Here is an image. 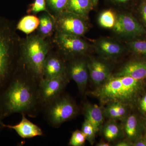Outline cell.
Masks as SVG:
<instances>
[{
	"label": "cell",
	"mask_w": 146,
	"mask_h": 146,
	"mask_svg": "<svg viewBox=\"0 0 146 146\" xmlns=\"http://www.w3.org/2000/svg\"><path fill=\"white\" fill-rule=\"evenodd\" d=\"M39 82L21 68L0 91V112L3 119L16 113L35 117L42 110L39 102Z\"/></svg>",
	"instance_id": "obj_1"
},
{
	"label": "cell",
	"mask_w": 146,
	"mask_h": 146,
	"mask_svg": "<svg viewBox=\"0 0 146 146\" xmlns=\"http://www.w3.org/2000/svg\"><path fill=\"white\" fill-rule=\"evenodd\" d=\"M53 48L51 37L44 38L36 33L27 35L21 39L18 67L39 82L43 78L47 55Z\"/></svg>",
	"instance_id": "obj_2"
},
{
	"label": "cell",
	"mask_w": 146,
	"mask_h": 146,
	"mask_svg": "<svg viewBox=\"0 0 146 146\" xmlns=\"http://www.w3.org/2000/svg\"><path fill=\"white\" fill-rule=\"evenodd\" d=\"M15 22L0 15V91L18 68L21 38Z\"/></svg>",
	"instance_id": "obj_3"
},
{
	"label": "cell",
	"mask_w": 146,
	"mask_h": 146,
	"mask_svg": "<svg viewBox=\"0 0 146 146\" xmlns=\"http://www.w3.org/2000/svg\"><path fill=\"white\" fill-rule=\"evenodd\" d=\"M141 89V80L128 76H111L93 94L103 104L119 102L127 106L136 99Z\"/></svg>",
	"instance_id": "obj_4"
},
{
	"label": "cell",
	"mask_w": 146,
	"mask_h": 146,
	"mask_svg": "<svg viewBox=\"0 0 146 146\" xmlns=\"http://www.w3.org/2000/svg\"><path fill=\"white\" fill-rule=\"evenodd\" d=\"M42 109L47 121L55 128L59 127L63 123L74 118L79 112L78 107L74 100L62 94Z\"/></svg>",
	"instance_id": "obj_5"
},
{
	"label": "cell",
	"mask_w": 146,
	"mask_h": 146,
	"mask_svg": "<svg viewBox=\"0 0 146 146\" xmlns=\"http://www.w3.org/2000/svg\"><path fill=\"white\" fill-rule=\"evenodd\" d=\"M53 48L67 60L82 56L88 52L89 44L81 36L55 31L51 37Z\"/></svg>",
	"instance_id": "obj_6"
},
{
	"label": "cell",
	"mask_w": 146,
	"mask_h": 146,
	"mask_svg": "<svg viewBox=\"0 0 146 146\" xmlns=\"http://www.w3.org/2000/svg\"><path fill=\"white\" fill-rule=\"evenodd\" d=\"M55 31L83 36L88 31L89 24L86 17L65 10L54 16Z\"/></svg>",
	"instance_id": "obj_7"
},
{
	"label": "cell",
	"mask_w": 146,
	"mask_h": 146,
	"mask_svg": "<svg viewBox=\"0 0 146 146\" xmlns=\"http://www.w3.org/2000/svg\"><path fill=\"white\" fill-rule=\"evenodd\" d=\"M70 80L67 76L42 78L38 84L39 102L42 109L44 106L63 93Z\"/></svg>",
	"instance_id": "obj_8"
},
{
	"label": "cell",
	"mask_w": 146,
	"mask_h": 146,
	"mask_svg": "<svg viewBox=\"0 0 146 146\" xmlns=\"http://www.w3.org/2000/svg\"><path fill=\"white\" fill-rule=\"evenodd\" d=\"M66 61L67 77L70 80H72L76 82L80 93L83 94L89 78L87 61L80 56Z\"/></svg>",
	"instance_id": "obj_9"
},
{
	"label": "cell",
	"mask_w": 146,
	"mask_h": 146,
	"mask_svg": "<svg viewBox=\"0 0 146 146\" xmlns=\"http://www.w3.org/2000/svg\"><path fill=\"white\" fill-rule=\"evenodd\" d=\"M113 30L121 36L135 38L146 34L145 29L130 14L122 13L117 16Z\"/></svg>",
	"instance_id": "obj_10"
},
{
	"label": "cell",
	"mask_w": 146,
	"mask_h": 146,
	"mask_svg": "<svg viewBox=\"0 0 146 146\" xmlns=\"http://www.w3.org/2000/svg\"><path fill=\"white\" fill-rule=\"evenodd\" d=\"M66 60L53 48L45 60L43 78H51L66 76Z\"/></svg>",
	"instance_id": "obj_11"
},
{
	"label": "cell",
	"mask_w": 146,
	"mask_h": 146,
	"mask_svg": "<svg viewBox=\"0 0 146 146\" xmlns=\"http://www.w3.org/2000/svg\"><path fill=\"white\" fill-rule=\"evenodd\" d=\"M89 78L95 85L98 86L110 77L109 67L101 60L95 58L87 60Z\"/></svg>",
	"instance_id": "obj_12"
},
{
	"label": "cell",
	"mask_w": 146,
	"mask_h": 146,
	"mask_svg": "<svg viewBox=\"0 0 146 146\" xmlns=\"http://www.w3.org/2000/svg\"><path fill=\"white\" fill-rule=\"evenodd\" d=\"M21 115L22 119L20 123L13 125L5 124V127L13 129L24 139L43 136V131L41 128L28 119L25 114L22 113Z\"/></svg>",
	"instance_id": "obj_13"
},
{
	"label": "cell",
	"mask_w": 146,
	"mask_h": 146,
	"mask_svg": "<svg viewBox=\"0 0 146 146\" xmlns=\"http://www.w3.org/2000/svg\"><path fill=\"white\" fill-rule=\"evenodd\" d=\"M96 49L100 54L107 58H114L122 54L125 48L119 42L108 38H102L96 42Z\"/></svg>",
	"instance_id": "obj_14"
},
{
	"label": "cell",
	"mask_w": 146,
	"mask_h": 146,
	"mask_svg": "<svg viewBox=\"0 0 146 146\" xmlns=\"http://www.w3.org/2000/svg\"><path fill=\"white\" fill-rule=\"evenodd\" d=\"M113 76H128L142 80L146 77V60L130 61L124 65Z\"/></svg>",
	"instance_id": "obj_15"
},
{
	"label": "cell",
	"mask_w": 146,
	"mask_h": 146,
	"mask_svg": "<svg viewBox=\"0 0 146 146\" xmlns=\"http://www.w3.org/2000/svg\"><path fill=\"white\" fill-rule=\"evenodd\" d=\"M83 111L85 119L91 123L96 133L98 132L102 127L104 121L103 112L101 107L97 104L86 102L84 105Z\"/></svg>",
	"instance_id": "obj_16"
},
{
	"label": "cell",
	"mask_w": 146,
	"mask_h": 146,
	"mask_svg": "<svg viewBox=\"0 0 146 146\" xmlns=\"http://www.w3.org/2000/svg\"><path fill=\"white\" fill-rule=\"evenodd\" d=\"M39 19V24L36 33L44 38L52 37L55 32L54 16L50 13L45 12L40 15Z\"/></svg>",
	"instance_id": "obj_17"
},
{
	"label": "cell",
	"mask_w": 146,
	"mask_h": 146,
	"mask_svg": "<svg viewBox=\"0 0 146 146\" xmlns=\"http://www.w3.org/2000/svg\"><path fill=\"white\" fill-rule=\"evenodd\" d=\"M93 6L91 0H68L66 10L86 17Z\"/></svg>",
	"instance_id": "obj_18"
},
{
	"label": "cell",
	"mask_w": 146,
	"mask_h": 146,
	"mask_svg": "<svg viewBox=\"0 0 146 146\" xmlns=\"http://www.w3.org/2000/svg\"><path fill=\"white\" fill-rule=\"evenodd\" d=\"M39 24V18L35 15L29 14L21 18L16 24V29L29 35L37 29Z\"/></svg>",
	"instance_id": "obj_19"
},
{
	"label": "cell",
	"mask_w": 146,
	"mask_h": 146,
	"mask_svg": "<svg viewBox=\"0 0 146 146\" xmlns=\"http://www.w3.org/2000/svg\"><path fill=\"white\" fill-rule=\"evenodd\" d=\"M105 112L106 116L110 119H120L126 114L127 105L119 102L111 103L108 104Z\"/></svg>",
	"instance_id": "obj_20"
},
{
	"label": "cell",
	"mask_w": 146,
	"mask_h": 146,
	"mask_svg": "<svg viewBox=\"0 0 146 146\" xmlns=\"http://www.w3.org/2000/svg\"><path fill=\"white\" fill-rule=\"evenodd\" d=\"M117 16L113 11L109 9L102 12L98 18V23L102 27L113 29L117 21Z\"/></svg>",
	"instance_id": "obj_21"
},
{
	"label": "cell",
	"mask_w": 146,
	"mask_h": 146,
	"mask_svg": "<svg viewBox=\"0 0 146 146\" xmlns=\"http://www.w3.org/2000/svg\"><path fill=\"white\" fill-rule=\"evenodd\" d=\"M47 9L53 16L66 10L68 0H46Z\"/></svg>",
	"instance_id": "obj_22"
},
{
	"label": "cell",
	"mask_w": 146,
	"mask_h": 146,
	"mask_svg": "<svg viewBox=\"0 0 146 146\" xmlns=\"http://www.w3.org/2000/svg\"><path fill=\"white\" fill-rule=\"evenodd\" d=\"M138 123L137 118L134 115L129 116L126 120L124 125L125 132L129 139L136 136L138 130Z\"/></svg>",
	"instance_id": "obj_23"
},
{
	"label": "cell",
	"mask_w": 146,
	"mask_h": 146,
	"mask_svg": "<svg viewBox=\"0 0 146 146\" xmlns=\"http://www.w3.org/2000/svg\"><path fill=\"white\" fill-rule=\"evenodd\" d=\"M119 128L114 121H110L107 123L104 127V135L108 141L115 140L119 136Z\"/></svg>",
	"instance_id": "obj_24"
},
{
	"label": "cell",
	"mask_w": 146,
	"mask_h": 146,
	"mask_svg": "<svg viewBox=\"0 0 146 146\" xmlns=\"http://www.w3.org/2000/svg\"><path fill=\"white\" fill-rule=\"evenodd\" d=\"M128 48L136 54L146 56V41L133 40L126 43Z\"/></svg>",
	"instance_id": "obj_25"
},
{
	"label": "cell",
	"mask_w": 146,
	"mask_h": 146,
	"mask_svg": "<svg viewBox=\"0 0 146 146\" xmlns=\"http://www.w3.org/2000/svg\"><path fill=\"white\" fill-rule=\"evenodd\" d=\"M42 11L50 13L47 9L46 0H35L34 2L29 5L27 10V13L32 15Z\"/></svg>",
	"instance_id": "obj_26"
},
{
	"label": "cell",
	"mask_w": 146,
	"mask_h": 146,
	"mask_svg": "<svg viewBox=\"0 0 146 146\" xmlns=\"http://www.w3.org/2000/svg\"><path fill=\"white\" fill-rule=\"evenodd\" d=\"M81 131L86 136V140L91 145H93L95 142V134L96 133L91 123L85 119L82 123Z\"/></svg>",
	"instance_id": "obj_27"
},
{
	"label": "cell",
	"mask_w": 146,
	"mask_h": 146,
	"mask_svg": "<svg viewBox=\"0 0 146 146\" xmlns=\"http://www.w3.org/2000/svg\"><path fill=\"white\" fill-rule=\"evenodd\" d=\"M86 136L82 131L76 129L72 133L69 145L71 146H82L85 143Z\"/></svg>",
	"instance_id": "obj_28"
},
{
	"label": "cell",
	"mask_w": 146,
	"mask_h": 146,
	"mask_svg": "<svg viewBox=\"0 0 146 146\" xmlns=\"http://www.w3.org/2000/svg\"><path fill=\"white\" fill-rule=\"evenodd\" d=\"M140 11L141 19L146 26V2H144L141 4Z\"/></svg>",
	"instance_id": "obj_29"
},
{
	"label": "cell",
	"mask_w": 146,
	"mask_h": 146,
	"mask_svg": "<svg viewBox=\"0 0 146 146\" xmlns=\"http://www.w3.org/2000/svg\"><path fill=\"white\" fill-rule=\"evenodd\" d=\"M140 107L143 112L146 113V95L141 100L140 102Z\"/></svg>",
	"instance_id": "obj_30"
},
{
	"label": "cell",
	"mask_w": 146,
	"mask_h": 146,
	"mask_svg": "<svg viewBox=\"0 0 146 146\" xmlns=\"http://www.w3.org/2000/svg\"><path fill=\"white\" fill-rule=\"evenodd\" d=\"M133 146H146V141L145 140H140L133 144Z\"/></svg>",
	"instance_id": "obj_31"
},
{
	"label": "cell",
	"mask_w": 146,
	"mask_h": 146,
	"mask_svg": "<svg viewBox=\"0 0 146 146\" xmlns=\"http://www.w3.org/2000/svg\"><path fill=\"white\" fill-rule=\"evenodd\" d=\"M115 145L117 146H129L130 145V144L127 141H123L118 142Z\"/></svg>",
	"instance_id": "obj_32"
},
{
	"label": "cell",
	"mask_w": 146,
	"mask_h": 146,
	"mask_svg": "<svg viewBox=\"0 0 146 146\" xmlns=\"http://www.w3.org/2000/svg\"><path fill=\"white\" fill-rule=\"evenodd\" d=\"M3 117L2 115H1V112H0V131L3 130L4 128H5V124L3 123Z\"/></svg>",
	"instance_id": "obj_33"
},
{
	"label": "cell",
	"mask_w": 146,
	"mask_h": 146,
	"mask_svg": "<svg viewBox=\"0 0 146 146\" xmlns=\"http://www.w3.org/2000/svg\"><path fill=\"white\" fill-rule=\"evenodd\" d=\"M111 145L108 142H100L97 144L98 146H109Z\"/></svg>",
	"instance_id": "obj_34"
},
{
	"label": "cell",
	"mask_w": 146,
	"mask_h": 146,
	"mask_svg": "<svg viewBox=\"0 0 146 146\" xmlns=\"http://www.w3.org/2000/svg\"><path fill=\"white\" fill-rule=\"evenodd\" d=\"M113 1L119 3H125L127 2L129 0H113Z\"/></svg>",
	"instance_id": "obj_35"
},
{
	"label": "cell",
	"mask_w": 146,
	"mask_h": 146,
	"mask_svg": "<svg viewBox=\"0 0 146 146\" xmlns=\"http://www.w3.org/2000/svg\"><path fill=\"white\" fill-rule=\"evenodd\" d=\"M91 1L92 4H93V6H94L96 5L99 0H91Z\"/></svg>",
	"instance_id": "obj_36"
},
{
	"label": "cell",
	"mask_w": 146,
	"mask_h": 146,
	"mask_svg": "<svg viewBox=\"0 0 146 146\" xmlns=\"http://www.w3.org/2000/svg\"></svg>",
	"instance_id": "obj_37"
}]
</instances>
